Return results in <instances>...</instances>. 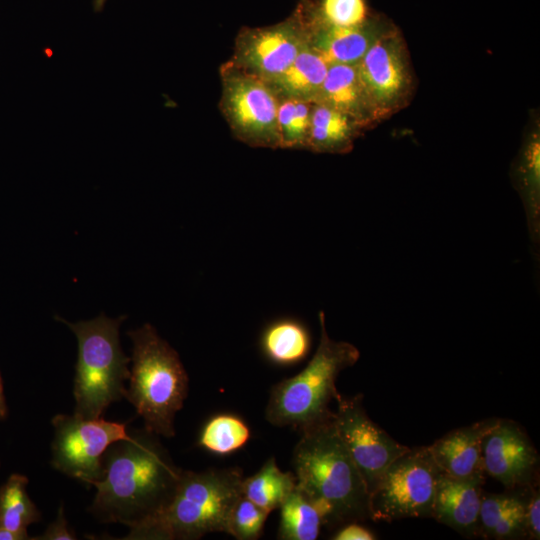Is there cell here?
<instances>
[{"label": "cell", "mask_w": 540, "mask_h": 540, "mask_svg": "<svg viewBox=\"0 0 540 540\" xmlns=\"http://www.w3.org/2000/svg\"><path fill=\"white\" fill-rule=\"evenodd\" d=\"M111 444L102 457V477L90 483L96 494L90 512L101 522L129 529L158 514L172 499L183 469L143 430Z\"/></svg>", "instance_id": "1"}, {"label": "cell", "mask_w": 540, "mask_h": 540, "mask_svg": "<svg viewBox=\"0 0 540 540\" xmlns=\"http://www.w3.org/2000/svg\"><path fill=\"white\" fill-rule=\"evenodd\" d=\"M301 433L293 451L296 485L318 508L324 525L370 519L368 490L332 419Z\"/></svg>", "instance_id": "2"}, {"label": "cell", "mask_w": 540, "mask_h": 540, "mask_svg": "<svg viewBox=\"0 0 540 540\" xmlns=\"http://www.w3.org/2000/svg\"><path fill=\"white\" fill-rule=\"evenodd\" d=\"M239 468L182 470L175 493L158 514L130 528L125 540H196L227 533L228 520L242 494Z\"/></svg>", "instance_id": "3"}, {"label": "cell", "mask_w": 540, "mask_h": 540, "mask_svg": "<svg viewBox=\"0 0 540 540\" xmlns=\"http://www.w3.org/2000/svg\"><path fill=\"white\" fill-rule=\"evenodd\" d=\"M318 318L321 334L313 357L301 372L271 389L265 418L272 425L303 432L330 421L334 415L329 409L330 402L339 395L337 377L360 357L359 350L351 343L330 338L323 311Z\"/></svg>", "instance_id": "4"}, {"label": "cell", "mask_w": 540, "mask_h": 540, "mask_svg": "<svg viewBox=\"0 0 540 540\" xmlns=\"http://www.w3.org/2000/svg\"><path fill=\"white\" fill-rule=\"evenodd\" d=\"M132 367L124 397L135 407L144 428L159 436L175 435L174 419L188 395V375L175 349L151 324L129 331Z\"/></svg>", "instance_id": "5"}, {"label": "cell", "mask_w": 540, "mask_h": 540, "mask_svg": "<svg viewBox=\"0 0 540 540\" xmlns=\"http://www.w3.org/2000/svg\"><path fill=\"white\" fill-rule=\"evenodd\" d=\"M59 320L74 332L78 341L74 414L101 417L111 403L124 398V382L130 377L131 359L123 353L119 340V328L125 316L113 319L101 314L77 323Z\"/></svg>", "instance_id": "6"}, {"label": "cell", "mask_w": 540, "mask_h": 540, "mask_svg": "<svg viewBox=\"0 0 540 540\" xmlns=\"http://www.w3.org/2000/svg\"><path fill=\"white\" fill-rule=\"evenodd\" d=\"M440 473L428 446L409 448L388 466L370 493V519L431 517Z\"/></svg>", "instance_id": "7"}, {"label": "cell", "mask_w": 540, "mask_h": 540, "mask_svg": "<svg viewBox=\"0 0 540 540\" xmlns=\"http://www.w3.org/2000/svg\"><path fill=\"white\" fill-rule=\"evenodd\" d=\"M220 78L219 107L234 137L251 147L279 148V99L269 85L229 61L221 66Z\"/></svg>", "instance_id": "8"}, {"label": "cell", "mask_w": 540, "mask_h": 540, "mask_svg": "<svg viewBox=\"0 0 540 540\" xmlns=\"http://www.w3.org/2000/svg\"><path fill=\"white\" fill-rule=\"evenodd\" d=\"M52 425V466L88 485L102 477V457L108 447L131 435L125 423L101 417L57 414Z\"/></svg>", "instance_id": "9"}, {"label": "cell", "mask_w": 540, "mask_h": 540, "mask_svg": "<svg viewBox=\"0 0 540 540\" xmlns=\"http://www.w3.org/2000/svg\"><path fill=\"white\" fill-rule=\"evenodd\" d=\"M336 401L333 425L370 495L388 466L409 447L397 442L370 419L361 394L349 398L339 394Z\"/></svg>", "instance_id": "10"}, {"label": "cell", "mask_w": 540, "mask_h": 540, "mask_svg": "<svg viewBox=\"0 0 540 540\" xmlns=\"http://www.w3.org/2000/svg\"><path fill=\"white\" fill-rule=\"evenodd\" d=\"M306 46L302 25L293 10L289 17L274 25L241 28L228 61L269 81L288 68Z\"/></svg>", "instance_id": "11"}, {"label": "cell", "mask_w": 540, "mask_h": 540, "mask_svg": "<svg viewBox=\"0 0 540 540\" xmlns=\"http://www.w3.org/2000/svg\"><path fill=\"white\" fill-rule=\"evenodd\" d=\"M356 67L375 120L400 108L411 77L401 37L393 26L373 43Z\"/></svg>", "instance_id": "12"}, {"label": "cell", "mask_w": 540, "mask_h": 540, "mask_svg": "<svg viewBox=\"0 0 540 540\" xmlns=\"http://www.w3.org/2000/svg\"><path fill=\"white\" fill-rule=\"evenodd\" d=\"M294 11L302 25L306 45L328 66L357 64L373 43L392 27L377 15L352 27L327 24L315 14L312 0H300Z\"/></svg>", "instance_id": "13"}, {"label": "cell", "mask_w": 540, "mask_h": 540, "mask_svg": "<svg viewBox=\"0 0 540 540\" xmlns=\"http://www.w3.org/2000/svg\"><path fill=\"white\" fill-rule=\"evenodd\" d=\"M485 474L509 490L534 486L539 455L519 424L498 418L482 441Z\"/></svg>", "instance_id": "14"}, {"label": "cell", "mask_w": 540, "mask_h": 540, "mask_svg": "<svg viewBox=\"0 0 540 540\" xmlns=\"http://www.w3.org/2000/svg\"><path fill=\"white\" fill-rule=\"evenodd\" d=\"M498 418H489L454 429L428 449L446 475L460 480L484 482L482 441Z\"/></svg>", "instance_id": "15"}, {"label": "cell", "mask_w": 540, "mask_h": 540, "mask_svg": "<svg viewBox=\"0 0 540 540\" xmlns=\"http://www.w3.org/2000/svg\"><path fill=\"white\" fill-rule=\"evenodd\" d=\"M483 483L455 479L441 471L436 484L431 517L464 537L479 536Z\"/></svg>", "instance_id": "16"}, {"label": "cell", "mask_w": 540, "mask_h": 540, "mask_svg": "<svg viewBox=\"0 0 540 540\" xmlns=\"http://www.w3.org/2000/svg\"><path fill=\"white\" fill-rule=\"evenodd\" d=\"M315 103L350 117L361 129L376 121L355 65H330Z\"/></svg>", "instance_id": "17"}, {"label": "cell", "mask_w": 540, "mask_h": 540, "mask_svg": "<svg viewBox=\"0 0 540 540\" xmlns=\"http://www.w3.org/2000/svg\"><path fill=\"white\" fill-rule=\"evenodd\" d=\"M526 500L522 494L483 493L479 512V536L497 540L527 538Z\"/></svg>", "instance_id": "18"}, {"label": "cell", "mask_w": 540, "mask_h": 540, "mask_svg": "<svg viewBox=\"0 0 540 540\" xmlns=\"http://www.w3.org/2000/svg\"><path fill=\"white\" fill-rule=\"evenodd\" d=\"M328 67L317 53L306 46L288 68L265 82L278 99L290 98L315 103Z\"/></svg>", "instance_id": "19"}, {"label": "cell", "mask_w": 540, "mask_h": 540, "mask_svg": "<svg viewBox=\"0 0 540 540\" xmlns=\"http://www.w3.org/2000/svg\"><path fill=\"white\" fill-rule=\"evenodd\" d=\"M360 127L344 113L324 104L313 103L307 150L318 153H346Z\"/></svg>", "instance_id": "20"}, {"label": "cell", "mask_w": 540, "mask_h": 540, "mask_svg": "<svg viewBox=\"0 0 540 540\" xmlns=\"http://www.w3.org/2000/svg\"><path fill=\"white\" fill-rule=\"evenodd\" d=\"M260 345L269 361L288 366L300 362L308 355L311 339L307 328L300 321L283 318L265 328Z\"/></svg>", "instance_id": "21"}, {"label": "cell", "mask_w": 540, "mask_h": 540, "mask_svg": "<svg viewBox=\"0 0 540 540\" xmlns=\"http://www.w3.org/2000/svg\"><path fill=\"white\" fill-rule=\"evenodd\" d=\"M28 482L24 475L12 474L0 487V527L15 533L21 540L32 539L27 527L41 518L26 491Z\"/></svg>", "instance_id": "22"}, {"label": "cell", "mask_w": 540, "mask_h": 540, "mask_svg": "<svg viewBox=\"0 0 540 540\" xmlns=\"http://www.w3.org/2000/svg\"><path fill=\"white\" fill-rule=\"evenodd\" d=\"M278 538L315 540L324 525L322 515L310 498L295 486L280 507Z\"/></svg>", "instance_id": "23"}, {"label": "cell", "mask_w": 540, "mask_h": 540, "mask_svg": "<svg viewBox=\"0 0 540 540\" xmlns=\"http://www.w3.org/2000/svg\"><path fill=\"white\" fill-rule=\"evenodd\" d=\"M295 486V474L282 471L277 466L275 458L271 457L258 472L248 478H243L242 494L271 513L280 507Z\"/></svg>", "instance_id": "24"}, {"label": "cell", "mask_w": 540, "mask_h": 540, "mask_svg": "<svg viewBox=\"0 0 540 540\" xmlns=\"http://www.w3.org/2000/svg\"><path fill=\"white\" fill-rule=\"evenodd\" d=\"M518 171L529 237L538 256L540 241V142L538 138H534L526 145Z\"/></svg>", "instance_id": "25"}, {"label": "cell", "mask_w": 540, "mask_h": 540, "mask_svg": "<svg viewBox=\"0 0 540 540\" xmlns=\"http://www.w3.org/2000/svg\"><path fill=\"white\" fill-rule=\"evenodd\" d=\"M249 438L250 430L242 419L232 414H220L207 421L198 443L214 454L227 455L242 448Z\"/></svg>", "instance_id": "26"}, {"label": "cell", "mask_w": 540, "mask_h": 540, "mask_svg": "<svg viewBox=\"0 0 540 540\" xmlns=\"http://www.w3.org/2000/svg\"><path fill=\"white\" fill-rule=\"evenodd\" d=\"M313 103L290 98L279 99L277 127L279 148L307 149Z\"/></svg>", "instance_id": "27"}, {"label": "cell", "mask_w": 540, "mask_h": 540, "mask_svg": "<svg viewBox=\"0 0 540 540\" xmlns=\"http://www.w3.org/2000/svg\"><path fill=\"white\" fill-rule=\"evenodd\" d=\"M312 7L320 20L334 26H357L372 16L366 0H312Z\"/></svg>", "instance_id": "28"}, {"label": "cell", "mask_w": 540, "mask_h": 540, "mask_svg": "<svg viewBox=\"0 0 540 540\" xmlns=\"http://www.w3.org/2000/svg\"><path fill=\"white\" fill-rule=\"evenodd\" d=\"M269 514L242 495L230 513L227 534L238 540H256L263 533Z\"/></svg>", "instance_id": "29"}, {"label": "cell", "mask_w": 540, "mask_h": 540, "mask_svg": "<svg viewBox=\"0 0 540 540\" xmlns=\"http://www.w3.org/2000/svg\"><path fill=\"white\" fill-rule=\"evenodd\" d=\"M525 524L527 538L538 540L540 538V493L534 486L531 487V493L526 500Z\"/></svg>", "instance_id": "30"}, {"label": "cell", "mask_w": 540, "mask_h": 540, "mask_svg": "<svg viewBox=\"0 0 540 540\" xmlns=\"http://www.w3.org/2000/svg\"><path fill=\"white\" fill-rule=\"evenodd\" d=\"M76 538L66 520L63 505L59 507L57 518L48 525L45 532L38 537H32L36 540H74Z\"/></svg>", "instance_id": "31"}, {"label": "cell", "mask_w": 540, "mask_h": 540, "mask_svg": "<svg viewBox=\"0 0 540 540\" xmlns=\"http://www.w3.org/2000/svg\"><path fill=\"white\" fill-rule=\"evenodd\" d=\"M376 536L366 527L350 522L338 530L332 539L334 540H373Z\"/></svg>", "instance_id": "32"}, {"label": "cell", "mask_w": 540, "mask_h": 540, "mask_svg": "<svg viewBox=\"0 0 540 540\" xmlns=\"http://www.w3.org/2000/svg\"><path fill=\"white\" fill-rule=\"evenodd\" d=\"M7 405L4 395L3 381L0 374V420H3L7 417Z\"/></svg>", "instance_id": "33"}, {"label": "cell", "mask_w": 540, "mask_h": 540, "mask_svg": "<svg viewBox=\"0 0 540 540\" xmlns=\"http://www.w3.org/2000/svg\"><path fill=\"white\" fill-rule=\"evenodd\" d=\"M0 540H21L15 533L0 527Z\"/></svg>", "instance_id": "34"}, {"label": "cell", "mask_w": 540, "mask_h": 540, "mask_svg": "<svg viewBox=\"0 0 540 540\" xmlns=\"http://www.w3.org/2000/svg\"><path fill=\"white\" fill-rule=\"evenodd\" d=\"M107 0H92V6L95 12H101Z\"/></svg>", "instance_id": "35"}]
</instances>
